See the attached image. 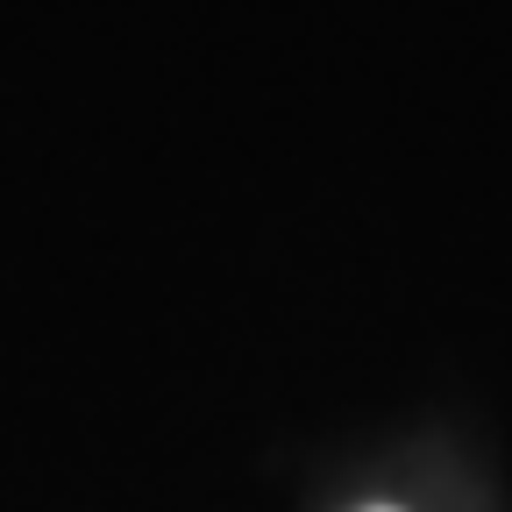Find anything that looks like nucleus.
Masks as SVG:
<instances>
[{
	"label": "nucleus",
	"instance_id": "obj_1",
	"mask_svg": "<svg viewBox=\"0 0 512 512\" xmlns=\"http://www.w3.org/2000/svg\"><path fill=\"white\" fill-rule=\"evenodd\" d=\"M370 512H399V505H370Z\"/></svg>",
	"mask_w": 512,
	"mask_h": 512
}]
</instances>
